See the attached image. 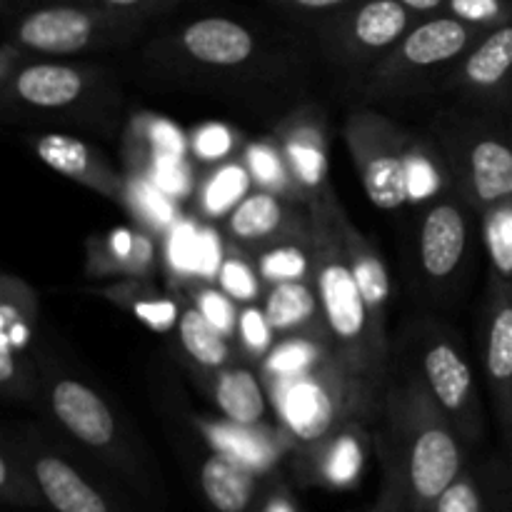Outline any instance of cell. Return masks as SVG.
Here are the masks:
<instances>
[{
	"mask_svg": "<svg viewBox=\"0 0 512 512\" xmlns=\"http://www.w3.org/2000/svg\"><path fill=\"white\" fill-rule=\"evenodd\" d=\"M338 208L340 203L333 193L308 205L310 225H313V278L310 280L318 290L323 323L333 353L355 378L380 393L388 380V338H385V328H380L378 320L370 313L363 290L348 263L343 238H340Z\"/></svg>",
	"mask_w": 512,
	"mask_h": 512,
	"instance_id": "1",
	"label": "cell"
},
{
	"mask_svg": "<svg viewBox=\"0 0 512 512\" xmlns=\"http://www.w3.org/2000/svg\"><path fill=\"white\" fill-rule=\"evenodd\" d=\"M383 418L378 443L383 465L403 478L410 512H430L465 473L458 430L420 378L385 393Z\"/></svg>",
	"mask_w": 512,
	"mask_h": 512,
	"instance_id": "2",
	"label": "cell"
},
{
	"mask_svg": "<svg viewBox=\"0 0 512 512\" xmlns=\"http://www.w3.org/2000/svg\"><path fill=\"white\" fill-rule=\"evenodd\" d=\"M285 435L298 450L333 438L380 410V393L355 378L333 350L295 373H265Z\"/></svg>",
	"mask_w": 512,
	"mask_h": 512,
	"instance_id": "3",
	"label": "cell"
},
{
	"mask_svg": "<svg viewBox=\"0 0 512 512\" xmlns=\"http://www.w3.org/2000/svg\"><path fill=\"white\" fill-rule=\"evenodd\" d=\"M485 30L465 23L450 13L430 15L415 23L388 53L375 60L370 70L368 90L380 95H393L405 88H413L428 75L448 70L455 60L463 58Z\"/></svg>",
	"mask_w": 512,
	"mask_h": 512,
	"instance_id": "4",
	"label": "cell"
},
{
	"mask_svg": "<svg viewBox=\"0 0 512 512\" xmlns=\"http://www.w3.org/2000/svg\"><path fill=\"white\" fill-rule=\"evenodd\" d=\"M345 145L365 195L380 210H398L410 198V138L385 115L355 110L345 123Z\"/></svg>",
	"mask_w": 512,
	"mask_h": 512,
	"instance_id": "5",
	"label": "cell"
},
{
	"mask_svg": "<svg viewBox=\"0 0 512 512\" xmlns=\"http://www.w3.org/2000/svg\"><path fill=\"white\" fill-rule=\"evenodd\" d=\"M143 18L98 3H63L30 10L18 20L13 43L43 55H73L118 43L135 33Z\"/></svg>",
	"mask_w": 512,
	"mask_h": 512,
	"instance_id": "6",
	"label": "cell"
},
{
	"mask_svg": "<svg viewBox=\"0 0 512 512\" xmlns=\"http://www.w3.org/2000/svg\"><path fill=\"white\" fill-rule=\"evenodd\" d=\"M50 413L85 450L118 470L135 488H145V470L133 445L125 438L108 400L75 378H58L48 393Z\"/></svg>",
	"mask_w": 512,
	"mask_h": 512,
	"instance_id": "7",
	"label": "cell"
},
{
	"mask_svg": "<svg viewBox=\"0 0 512 512\" xmlns=\"http://www.w3.org/2000/svg\"><path fill=\"white\" fill-rule=\"evenodd\" d=\"M448 165L463 198L478 213L512 198V135L480 133L450 135Z\"/></svg>",
	"mask_w": 512,
	"mask_h": 512,
	"instance_id": "8",
	"label": "cell"
},
{
	"mask_svg": "<svg viewBox=\"0 0 512 512\" xmlns=\"http://www.w3.org/2000/svg\"><path fill=\"white\" fill-rule=\"evenodd\" d=\"M445 88L478 108L512 113V23L483 38L445 70Z\"/></svg>",
	"mask_w": 512,
	"mask_h": 512,
	"instance_id": "9",
	"label": "cell"
},
{
	"mask_svg": "<svg viewBox=\"0 0 512 512\" xmlns=\"http://www.w3.org/2000/svg\"><path fill=\"white\" fill-rule=\"evenodd\" d=\"M418 15L400 0H360L325 15L323 35L330 48L348 58L380 60L410 28Z\"/></svg>",
	"mask_w": 512,
	"mask_h": 512,
	"instance_id": "10",
	"label": "cell"
},
{
	"mask_svg": "<svg viewBox=\"0 0 512 512\" xmlns=\"http://www.w3.org/2000/svg\"><path fill=\"white\" fill-rule=\"evenodd\" d=\"M40 308L35 293L13 275L0 278V385L8 398H28L35 388L30 343Z\"/></svg>",
	"mask_w": 512,
	"mask_h": 512,
	"instance_id": "11",
	"label": "cell"
},
{
	"mask_svg": "<svg viewBox=\"0 0 512 512\" xmlns=\"http://www.w3.org/2000/svg\"><path fill=\"white\" fill-rule=\"evenodd\" d=\"M423 383L435 403L443 408L465 443L480 438V400L475 393L473 370L458 348L443 335H433L423 345Z\"/></svg>",
	"mask_w": 512,
	"mask_h": 512,
	"instance_id": "12",
	"label": "cell"
},
{
	"mask_svg": "<svg viewBox=\"0 0 512 512\" xmlns=\"http://www.w3.org/2000/svg\"><path fill=\"white\" fill-rule=\"evenodd\" d=\"M45 500L55 512H128L103 485L85 475L78 465L48 448H23Z\"/></svg>",
	"mask_w": 512,
	"mask_h": 512,
	"instance_id": "13",
	"label": "cell"
},
{
	"mask_svg": "<svg viewBox=\"0 0 512 512\" xmlns=\"http://www.w3.org/2000/svg\"><path fill=\"white\" fill-rule=\"evenodd\" d=\"M225 230L233 243L248 245L250 250L268 248L283 240H308L313 235V225L300 220V215L285 203V198L273 190H255L248 193L233 213L225 218Z\"/></svg>",
	"mask_w": 512,
	"mask_h": 512,
	"instance_id": "14",
	"label": "cell"
},
{
	"mask_svg": "<svg viewBox=\"0 0 512 512\" xmlns=\"http://www.w3.org/2000/svg\"><path fill=\"white\" fill-rule=\"evenodd\" d=\"M33 150L55 173L65 175V178L75 180V183H83L85 188L95 190V193L105 195V198H113L118 203L128 205L130 185L103 158V153L93 150L83 140L73 138V135L48 133L33 140Z\"/></svg>",
	"mask_w": 512,
	"mask_h": 512,
	"instance_id": "15",
	"label": "cell"
},
{
	"mask_svg": "<svg viewBox=\"0 0 512 512\" xmlns=\"http://www.w3.org/2000/svg\"><path fill=\"white\" fill-rule=\"evenodd\" d=\"M365 423H353L333 438L298 450L295 473L305 485L328 490H348L360 480L365 468Z\"/></svg>",
	"mask_w": 512,
	"mask_h": 512,
	"instance_id": "16",
	"label": "cell"
},
{
	"mask_svg": "<svg viewBox=\"0 0 512 512\" xmlns=\"http://www.w3.org/2000/svg\"><path fill=\"white\" fill-rule=\"evenodd\" d=\"M485 375L498 420L512 443V288L490 285L485 318Z\"/></svg>",
	"mask_w": 512,
	"mask_h": 512,
	"instance_id": "17",
	"label": "cell"
},
{
	"mask_svg": "<svg viewBox=\"0 0 512 512\" xmlns=\"http://www.w3.org/2000/svg\"><path fill=\"white\" fill-rule=\"evenodd\" d=\"M278 150L283 153L300 200H313L330 195L328 183V153H325V133L315 115H293L280 128Z\"/></svg>",
	"mask_w": 512,
	"mask_h": 512,
	"instance_id": "18",
	"label": "cell"
},
{
	"mask_svg": "<svg viewBox=\"0 0 512 512\" xmlns=\"http://www.w3.org/2000/svg\"><path fill=\"white\" fill-rule=\"evenodd\" d=\"M468 248V220L458 200H435L418 233L420 265L435 283L448 280L460 268Z\"/></svg>",
	"mask_w": 512,
	"mask_h": 512,
	"instance_id": "19",
	"label": "cell"
},
{
	"mask_svg": "<svg viewBox=\"0 0 512 512\" xmlns=\"http://www.w3.org/2000/svg\"><path fill=\"white\" fill-rule=\"evenodd\" d=\"M178 45L195 63L235 68L248 63L258 50L253 30L230 18H200L178 33Z\"/></svg>",
	"mask_w": 512,
	"mask_h": 512,
	"instance_id": "20",
	"label": "cell"
},
{
	"mask_svg": "<svg viewBox=\"0 0 512 512\" xmlns=\"http://www.w3.org/2000/svg\"><path fill=\"white\" fill-rule=\"evenodd\" d=\"M158 268V245L150 235L118 228L88 240V273L93 278L145 280Z\"/></svg>",
	"mask_w": 512,
	"mask_h": 512,
	"instance_id": "21",
	"label": "cell"
},
{
	"mask_svg": "<svg viewBox=\"0 0 512 512\" xmlns=\"http://www.w3.org/2000/svg\"><path fill=\"white\" fill-rule=\"evenodd\" d=\"M198 483L213 512H253L258 498V470L245 460L213 450L200 463Z\"/></svg>",
	"mask_w": 512,
	"mask_h": 512,
	"instance_id": "22",
	"label": "cell"
},
{
	"mask_svg": "<svg viewBox=\"0 0 512 512\" xmlns=\"http://www.w3.org/2000/svg\"><path fill=\"white\" fill-rule=\"evenodd\" d=\"M8 93L30 108H68L85 93V75L63 63H33L5 80Z\"/></svg>",
	"mask_w": 512,
	"mask_h": 512,
	"instance_id": "23",
	"label": "cell"
},
{
	"mask_svg": "<svg viewBox=\"0 0 512 512\" xmlns=\"http://www.w3.org/2000/svg\"><path fill=\"white\" fill-rule=\"evenodd\" d=\"M263 310L275 333L328 338L313 280L310 283L308 280H290V283L270 285Z\"/></svg>",
	"mask_w": 512,
	"mask_h": 512,
	"instance_id": "24",
	"label": "cell"
},
{
	"mask_svg": "<svg viewBox=\"0 0 512 512\" xmlns=\"http://www.w3.org/2000/svg\"><path fill=\"white\" fill-rule=\"evenodd\" d=\"M338 225H340V238H343L345 255H348V263L353 268L355 280H358L360 290L365 295V303H368L370 313L378 320L380 328H385V313H388V300H390V278L388 270H385L383 258L378 255V250L363 238V233H358L353 223L345 215L343 205L338 208Z\"/></svg>",
	"mask_w": 512,
	"mask_h": 512,
	"instance_id": "25",
	"label": "cell"
},
{
	"mask_svg": "<svg viewBox=\"0 0 512 512\" xmlns=\"http://www.w3.org/2000/svg\"><path fill=\"white\" fill-rule=\"evenodd\" d=\"M215 405L225 420L235 425H255L263 423L265 413H268V395H265L263 383L258 375L243 365H228V368L218 370L210 385Z\"/></svg>",
	"mask_w": 512,
	"mask_h": 512,
	"instance_id": "26",
	"label": "cell"
},
{
	"mask_svg": "<svg viewBox=\"0 0 512 512\" xmlns=\"http://www.w3.org/2000/svg\"><path fill=\"white\" fill-rule=\"evenodd\" d=\"M178 335L183 350L200 365V368L218 373L233 363V348L230 338H225L193 303L183 305V313L178 320Z\"/></svg>",
	"mask_w": 512,
	"mask_h": 512,
	"instance_id": "27",
	"label": "cell"
},
{
	"mask_svg": "<svg viewBox=\"0 0 512 512\" xmlns=\"http://www.w3.org/2000/svg\"><path fill=\"white\" fill-rule=\"evenodd\" d=\"M0 500H3V505H10V508H50L43 488H40L33 468H30V460L25 455L23 445H13L8 440H5L3 450H0Z\"/></svg>",
	"mask_w": 512,
	"mask_h": 512,
	"instance_id": "28",
	"label": "cell"
},
{
	"mask_svg": "<svg viewBox=\"0 0 512 512\" xmlns=\"http://www.w3.org/2000/svg\"><path fill=\"white\" fill-rule=\"evenodd\" d=\"M255 268L265 285L313 278V235L308 240H283L255 255Z\"/></svg>",
	"mask_w": 512,
	"mask_h": 512,
	"instance_id": "29",
	"label": "cell"
},
{
	"mask_svg": "<svg viewBox=\"0 0 512 512\" xmlns=\"http://www.w3.org/2000/svg\"><path fill=\"white\" fill-rule=\"evenodd\" d=\"M108 298L133 310L135 318L143 320L153 330L173 328V325H178L180 313H183V305L165 298L158 290L148 288L143 280H125V283L115 285V288L108 290Z\"/></svg>",
	"mask_w": 512,
	"mask_h": 512,
	"instance_id": "30",
	"label": "cell"
},
{
	"mask_svg": "<svg viewBox=\"0 0 512 512\" xmlns=\"http://www.w3.org/2000/svg\"><path fill=\"white\" fill-rule=\"evenodd\" d=\"M480 215L490 260V285L512 288V198L483 210Z\"/></svg>",
	"mask_w": 512,
	"mask_h": 512,
	"instance_id": "31",
	"label": "cell"
},
{
	"mask_svg": "<svg viewBox=\"0 0 512 512\" xmlns=\"http://www.w3.org/2000/svg\"><path fill=\"white\" fill-rule=\"evenodd\" d=\"M250 175L245 163H225L200 188V208L208 218H228L235 205L250 193Z\"/></svg>",
	"mask_w": 512,
	"mask_h": 512,
	"instance_id": "32",
	"label": "cell"
},
{
	"mask_svg": "<svg viewBox=\"0 0 512 512\" xmlns=\"http://www.w3.org/2000/svg\"><path fill=\"white\" fill-rule=\"evenodd\" d=\"M255 428L235 425L228 420V425H210L208 435L218 443V450L235 455V458L245 460V463L258 470L273 463L278 458L280 448L270 438H258Z\"/></svg>",
	"mask_w": 512,
	"mask_h": 512,
	"instance_id": "33",
	"label": "cell"
},
{
	"mask_svg": "<svg viewBox=\"0 0 512 512\" xmlns=\"http://www.w3.org/2000/svg\"><path fill=\"white\" fill-rule=\"evenodd\" d=\"M245 165H248L253 180H258L260 188L273 190L288 198H300L298 188L293 183L288 165H285L283 153L275 143H255L245 150Z\"/></svg>",
	"mask_w": 512,
	"mask_h": 512,
	"instance_id": "34",
	"label": "cell"
},
{
	"mask_svg": "<svg viewBox=\"0 0 512 512\" xmlns=\"http://www.w3.org/2000/svg\"><path fill=\"white\" fill-rule=\"evenodd\" d=\"M190 303L225 335V338H238V323L240 313L235 308V300L225 293L220 285L208 283H195L190 288Z\"/></svg>",
	"mask_w": 512,
	"mask_h": 512,
	"instance_id": "35",
	"label": "cell"
},
{
	"mask_svg": "<svg viewBox=\"0 0 512 512\" xmlns=\"http://www.w3.org/2000/svg\"><path fill=\"white\" fill-rule=\"evenodd\" d=\"M218 285L235 300V303H255L260 298V290H263V278H260L255 263H250L248 258L238 253L223 255V263L218 268Z\"/></svg>",
	"mask_w": 512,
	"mask_h": 512,
	"instance_id": "36",
	"label": "cell"
},
{
	"mask_svg": "<svg viewBox=\"0 0 512 512\" xmlns=\"http://www.w3.org/2000/svg\"><path fill=\"white\" fill-rule=\"evenodd\" d=\"M445 13L488 33L498 25L512 23V0H448Z\"/></svg>",
	"mask_w": 512,
	"mask_h": 512,
	"instance_id": "37",
	"label": "cell"
},
{
	"mask_svg": "<svg viewBox=\"0 0 512 512\" xmlns=\"http://www.w3.org/2000/svg\"><path fill=\"white\" fill-rule=\"evenodd\" d=\"M238 343L245 353L253 358H268L270 350L275 348V330L268 323L265 310L255 308L253 303L245 305L240 310V323H238Z\"/></svg>",
	"mask_w": 512,
	"mask_h": 512,
	"instance_id": "38",
	"label": "cell"
},
{
	"mask_svg": "<svg viewBox=\"0 0 512 512\" xmlns=\"http://www.w3.org/2000/svg\"><path fill=\"white\" fill-rule=\"evenodd\" d=\"M430 512H485V505L483 498H480L478 485L473 483L468 473H463L440 495V500Z\"/></svg>",
	"mask_w": 512,
	"mask_h": 512,
	"instance_id": "39",
	"label": "cell"
},
{
	"mask_svg": "<svg viewBox=\"0 0 512 512\" xmlns=\"http://www.w3.org/2000/svg\"><path fill=\"white\" fill-rule=\"evenodd\" d=\"M130 200H135V205H138L140 215H143L145 220H150L153 225H168L170 220H173V210H170V205L165 203L163 198H158V195L153 193V185H148L145 180H140L138 185H130Z\"/></svg>",
	"mask_w": 512,
	"mask_h": 512,
	"instance_id": "40",
	"label": "cell"
},
{
	"mask_svg": "<svg viewBox=\"0 0 512 512\" xmlns=\"http://www.w3.org/2000/svg\"><path fill=\"white\" fill-rule=\"evenodd\" d=\"M193 148L198 153V158L205 160H218L225 158L233 148V135L223 125H205L203 130H198L193 138Z\"/></svg>",
	"mask_w": 512,
	"mask_h": 512,
	"instance_id": "41",
	"label": "cell"
},
{
	"mask_svg": "<svg viewBox=\"0 0 512 512\" xmlns=\"http://www.w3.org/2000/svg\"><path fill=\"white\" fill-rule=\"evenodd\" d=\"M373 510L375 512H410L403 478L398 475V470L388 468V465H385L383 493H380L378 503L373 505Z\"/></svg>",
	"mask_w": 512,
	"mask_h": 512,
	"instance_id": "42",
	"label": "cell"
},
{
	"mask_svg": "<svg viewBox=\"0 0 512 512\" xmlns=\"http://www.w3.org/2000/svg\"><path fill=\"white\" fill-rule=\"evenodd\" d=\"M273 3L295 15H333L360 0H273Z\"/></svg>",
	"mask_w": 512,
	"mask_h": 512,
	"instance_id": "43",
	"label": "cell"
},
{
	"mask_svg": "<svg viewBox=\"0 0 512 512\" xmlns=\"http://www.w3.org/2000/svg\"><path fill=\"white\" fill-rule=\"evenodd\" d=\"M255 512H300L298 500L290 493L288 485L280 478H273V483L265 488L263 498H260L258 510Z\"/></svg>",
	"mask_w": 512,
	"mask_h": 512,
	"instance_id": "44",
	"label": "cell"
},
{
	"mask_svg": "<svg viewBox=\"0 0 512 512\" xmlns=\"http://www.w3.org/2000/svg\"><path fill=\"white\" fill-rule=\"evenodd\" d=\"M85 3H98L105 5V8L120 10V13L138 15V18H145V15L160 13V10L170 8L175 0H85Z\"/></svg>",
	"mask_w": 512,
	"mask_h": 512,
	"instance_id": "45",
	"label": "cell"
},
{
	"mask_svg": "<svg viewBox=\"0 0 512 512\" xmlns=\"http://www.w3.org/2000/svg\"><path fill=\"white\" fill-rule=\"evenodd\" d=\"M400 3L413 10L415 15L445 13V8H448V0H400Z\"/></svg>",
	"mask_w": 512,
	"mask_h": 512,
	"instance_id": "46",
	"label": "cell"
},
{
	"mask_svg": "<svg viewBox=\"0 0 512 512\" xmlns=\"http://www.w3.org/2000/svg\"><path fill=\"white\" fill-rule=\"evenodd\" d=\"M370 512H375V510H370Z\"/></svg>",
	"mask_w": 512,
	"mask_h": 512,
	"instance_id": "47",
	"label": "cell"
}]
</instances>
